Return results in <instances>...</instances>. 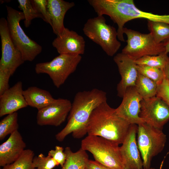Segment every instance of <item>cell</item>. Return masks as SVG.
I'll use <instances>...</instances> for the list:
<instances>
[{
  "instance_id": "cb8c5ba5",
  "label": "cell",
  "mask_w": 169,
  "mask_h": 169,
  "mask_svg": "<svg viewBox=\"0 0 169 169\" xmlns=\"http://www.w3.org/2000/svg\"><path fill=\"white\" fill-rule=\"evenodd\" d=\"M18 114L17 112L8 114L0 122V140L18 130Z\"/></svg>"
},
{
  "instance_id": "8d00e7d4",
  "label": "cell",
  "mask_w": 169,
  "mask_h": 169,
  "mask_svg": "<svg viewBox=\"0 0 169 169\" xmlns=\"http://www.w3.org/2000/svg\"><path fill=\"white\" fill-rule=\"evenodd\" d=\"M148 169H155L154 168H149Z\"/></svg>"
},
{
  "instance_id": "2e32d148",
  "label": "cell",
  "mask_w": 169,
  "mask_h": 169,
  "mask_svg": "<svg viewBox=\"0 0 169 169\" xmlns=\"http://www.w3.org/2000/svg\"><path fill=\"white\" fill-rule=\"evenodd\" d=\"M52 45L59 54H83L85 51V41L76 32L65 28L52 42Z\"/></svg>"
},
{
  "instance_id": "ba28073f",
  "label": "cell",
  "mask_w": 169,
  "mask_h": 169,
  "mask_svg": "<svg viewBox=\"0 0 169 169\" xmlns=\"http://www.w3.org/2000/svg\"><path fill=\"white\" fill-rule=\"evenodd\" d=\"M137 144L142 159L144 169L150 168L152 158L163 150L166 136L162 130L144 122L138 125Z\"/></svg>"
},
{
  "instance_id": "5b68a950",
  "label": "cell",
  "mask_w": 169,
  "mask_h": 169,
  "mask_svg": "<svg viewBox=\"0 0 169 169\" xmlns=\"http://www.w3.org/2000/svg\"><path fill=\"white\" fill-rule=\"evenodd\" d=\"M7 19L10 35L14 45L19 51L24 61H32L42 52V46L26 35L20 25L24 20L21 11L6 5Z\"/></svg>"
},
{
  "instance_id": "f35d334b",
  "label": "cell",
  "mask_w": 169,
  "mask_h": 169,
  "mask_svg": "<svg viewBox=\"0 0 169 169\" xmlns=\"http://www.w3.org/2000/svg\"><path fill=\"white\" fill-rule=\"evenodd\" d=\"M85 169H87V168H86H86H85Z\"/></svg>"
},
{
  "instance_id": "ac0fdd59",
  "label": "cell",
  "mask_w": 169,
  "mask_h": 169,
  "mask_svg": "<svg viewBox=\"0 0 169 169\" xmlns=\"http://www.w3.org/2000/svg\"><path fill=\"white\" fill-rule=\"evenodd\" d=\"M26 146L18 130L10 135L8 139L0 145V166H4L16 160Z\"/></svg>"
},
{
  "instance_id": "30bf717a",
  "label": "cell",
  "mask_w": 169,
  "mask_h": 169,
  "mask_svg": "<svg viewBox=\"0 0 169 169\" xmlns=\"http://www.w3.org/2000/svg\"><path fill=\"white\" fill-rule=\"evenodd\" d=\"M0 36L2 50L0 69L7 71L12 76L25 61L11 39L7 21L4 18L0 19Z\"/></svg>"
},
{
  "instance_id": "4dcf8cb0",
  "label": "cell",
  "mask_w": 169,
  "mask_h": 169,
  "mask_svg": "<svg viewBox=\"0 0 169 169\" xmlns=\"http://www.w3.org/2000/svg\"><path fill=\"white\" fill-rule=\"evenodd\" d=\"M156 96L161 99L169 107V81L165 77L158 85Z\"/></svg>"
},
{
  "instance_id": "74e56055",
  "label": "cell",
  "mask_w": 169,
  "mask_h": 169,
  "mask_svg": "<svg viewBox=\"0 0 169 169\" xmlns=\"http://www.w3.org/2000/svg\"><path fill=\"white\" fill-rule=\"evenodd\" d=\"M33 169H38V168H33Z\"/></svg>"
},
{
  "instance_id": "9a60e30c",
  "label": "cell",
  "mask_w": 169,
  "mask_h": 169,
  "mask_svg": "<svg viewBox=\"0 0 169 169\" xmlns=\"http://www.w3.org/2000/svg\"><path fill=\"white\" fill-rule=\"evenodd\" d=\"M113 60L121 77L117 86V95L122 98L127 88L136 85L138 75L137 65L134 60L121 52L117 54Z\"/></svg>"
},
{
  "instance_id": "44dd1931",
  "label": "cell",
  "mask_w": 169,
  "mask_h": 169,
  "mask_svg": "<svg viewBox=\"0 0 169 169\" xmlns=\"http://www.w3.org/2000/svg\"><path fill=\"white\" fill-rule=\"evenodd\" d=\"M66 161L61 169H85L89 160L86 151L80 148L73 152L69 147L65 148Z\"/></svg>"
},
{
  "instance_id": "8992f818",
  "label": "cell",
  "mask_w": 169,
  "mask_h": 169,
  "mask_svg": "<svg viewBox=\"0 0 169 169\" xmlns=\"http://www.w3.org/2000/svg\"><path fill=\"white\" fill-rule=\"evenodd\" d=\"M119 144L103 137L88 135L81 148L90 152L95 160L110 169H124Z\"/></svg>"
},
{
  "instance_id": "f1b7e54d",
  "label": "cell",
  "mask_w": 169,
  "mask_h": 169,
  "mask_svg": "<svg viewBox=\"0 0 169 169\" xmlns=\"http://www.w3.org/2000/svg\"><path fill=\"white\" fill-rule=\"evenodd\" d=\"M59 164L50 156H45L40 153L38 156L34 157L32 162V168L38 169H53Z\"/></svg>"
},
{
  "instance_id": "ffe728a7",
  "label": "cell",
  "mask_w": 169,
  "mask_h": 169,
  "mask_svg": "<svg viewBox=\"0 0 169 169\" xmlns=\"http://www.w3.org/2000/svg\"><path fill=\"white\" fill-rule=\"evenodd\" d=\"M23 95L28 106L41 109L53 102L55 99L45 90L30 86L23 90Z\"/></svg>"
},
{
  "instance_id": "e575fe53",
  "label": "cell",
  "mask_w": 169,
  "mask_h": 169,
  "mask_svg": "<svg viewBox=\"0 0 169 169\" xmlns=\"http://www.w3.org/2000/svg\"><path fill=\"white\" fill-rule=\"evenodd\" d=\"M162 70L165 77L169 81V57L164 68Z\"/></svg>"
},
{
  "instance_id": "603a6c76",
  "label": "cell",
  "mask_w": 169,
  "mask_h": 169,
  "mask_svg": "<svg viewBox=\"0 0 169 169\" xmlns=\"http://www.w3.org/2000/svg\"><path fill=\"white\" fill-rule=\"evenodd\" d=\"M148 28L156 42L161 43L169 38V24L158 21L147 20Z\"/></svg>"
},
{
  "instance_id": "8fae6325",
  "label": "cell",
  "mask_w": 169,
  "mask_h": 169,
  "mask_svg": "<svg viewBox=\"0 0 169 169\" xmlns=\"http://www.w3.org/2000/svg\"><path fill=\"white\" fill-rule=\"evenodd\" d=\"M140 117L144 122L162 130L169 120V107L160 98L155 96L141 101Z\"/></svg>"
},
{
  "instance_id": "83f0119b",
  "label": "cell",
  "mask_w": 169,
  "mask_h": 169,
  "mask_svg": "<svg viewBox=\"0 0 169 169\" xmlns=\"http://www.w3.org/2000/svg\"><path fill=\"white\" fill-rule=\"evenodd\" d=\"M137 69L139 73L156 82L158 85L162 82L165 77L163 70L159 68L137 65Z\"/></svg>"
},
{
  "instance_id": "7a4b0ae2",
  "label": "cell",
  "mask_w": 169,
  "mask_h": 169,
  "mask_svg": "<svg viewBox=\"0 0 169 169\" xmlns=\"http://www.w3.org/2000/svg\"><path fill=\"white\" fill-rule=\"evenodd\" d=\"M98 16H108L118 26L117 38L125 42L123 29L126 23L131 20L142 18L147 20L169 23V14L160 15L141 11L133 0H89Z\"/></svg>"
},
{
  "instance_id": "484cf974",
  "label": "cell",
  "mask_w": 169,
  "mask_h": 169,
  "mask_svg": "<svg viewBox=\"0 0 169 169\" xmlns=\"http://www.w3.org/2000/svg\"><path fill=\"white\" fill-rule=\"evenodd\" d=\"M165 52L156 55H146L135 61L138 65H143L163 70L169 58Z\"/></svg>"
},
{
  "instance_id": "e0dca14e",
  "label": "cell",
  "mask_w": 169,
  "mask_h": 169,
  "mask_svg": "<svg viewBox=\"0 0 169 169\" xmlns=\"http://www.w3.org/2000/svg\"><path fill=\"white\" fill-rule=\"evenodd\" d=\"M23 91L22 83L19 81L0 96V117L28 106Z\"/></svg>"
},
{
  "instance_id": "7c38bea8",
  "label": "cell",
  "mask_w": 169,
  "mask_h": 169,
  "mask_svg": "<svg viewBox=\"0 0 169 169\" xmlns=\"http://www.w3.org/2000/svg\"><path fill=\"white\" fill-rule=\"evenodd\" d=\"M71 106L72 103L69 100L55 99L52 103L38 110L37 124L40 126H59L65 121Z\"/></svg>"
},
{
  "instance_id": "3957f363",
  "label": "cell",
  "mask_w": 169,
  "mask_h": 169,
  "mask_svg": "<svg viewBox=\"0 0 169 169\" xmlns=\"http://www.w3.org/2000/svg\"><path fill=\"white\" fill-rule=\"evenodd\" d=\"M130 124L120 117L115 109L106 101L93 111L87 127V133L122 144Z\"/></svg>"
},
{
  "instance_id": "6da1fadb",
  "label": "cell",
  "mask_w": 169,
  "mask_h": 169,
  "mask_svg": "<svg viewBox=\"0 0 169 169\" xmlns=\"http://www.w3.org/2000/svg\"><path fill=\"white\" fill-rule=\"evenodd\" d=\"M107 101L106 93L96 88L79 91L75 95L65 126L55 135L56 139L63 141L69 134L79 139L87 133L88 122L93 111Z\"/></svg>"
},
{
  "instance_id": "52a82bcc",
  "label": "cell",
  "mask_w": 169,
  "mask_h": 169,
  "mask_svg": "<svg viewBox=\"0 0 169 169\" xmlns=\"http://www.w3.org/2000/svg\"><path fill=\"white\" fill-rule=\"evenodd\" d=\"M81 59L80 55L59 54L51 61L37 64L35 70L37 74L48 75L54 85L59 88L75 71Z\"/></svg>"
},
{
  "instance_id": "4fadbf2b",
  "label": "cell",
  "mask_w": 169,
  "mask_h": 169,
  "mask_svg": "<svg viewBox=\"0 0 169 169\" xmlns=\"http://www.w3.org/2000/svg\"><path fill=\"white\" fill-rule=\"evenodd\" d=\"M138 125L131 124L127 133L120 147L124 169H142L141 160L136 140Z\"/></svg>"
},
{
  "instance_id": "f546056e",
  "label": "cell",
  "mask_w": 169,
  "mask_h": 169,
  "mask_svg": "<svg viewBox=\"0 0 169 169\" xmlns=\"http://www.w3.org/2000/svg\"><path fill=\"white\" fill-rule=\"evenodd\" d=\"M35 10L42 16L43 19L51 26V23L48 12L47 0H31Z\"/></svg>"
},
{
  "instance_id": "d590c367",
  "label": "cell",
  "mask_w": 169,
  "mask_h": 169,
  "mask_svg": "<svg viewBox=\"0 0 169 169\" xmlns=\"http://www.w3.org/2000/svg\"><path fill=\"white\" fill-rule=\"evenodd\" d=\"M165 49V53L168 54L169 53V38L163 42Z\"/></svg>"
},
{
  "instance_id": "9c48e42d",
  "label": "cell",
  "mask_w": 169,
  "mask_h": 169,
  "mask_svg": "<svg viewBox=\"0 0 169 169\" xmlns=\"http://www.w3.org/2000/svg\"><path fill=\"white\" fill-rule=\"evenodd\" d=\"M126 36V45L121 53L134 61L146 55H156L165 52L163 44L157 43L150 33H142L124 28Z\"/></svg>"
},
{
  "instance_id": "d4e9b609",
  "label": "cell",
  "mask_w": 169,
  "mask_h": 169,
  "mask_svg": "<svg viewBox=\"0 0 169 169\" xmlns=\"http://www.w3.org/2000/svg\"><path fill=\"white\" fill-rule=\"evenodd\" d=\"M34 156L32 150L25 149L16 160L3 166L2 169H33L32 162Z\"/></svg>"
},
{
  "instance_id": "d6986e66",
  "label": "cell",
  "mask_w": 169,
  "mask_h": 169,
  "mask_svg": "<svg viewBox=\"0 0 169 169\" xmlns=\"http://www.w3.org/2000/svg\"><path fill=\"white\" fill-rule=\"evenodd\" d=\"M47 7L53 32L59 35L65 28L64 21L67 11L74 7V2L63 0H47Z\"/></svg>"
},
{
  "instance_id": "1f68e13d",
  "label": "cell",
  "mask_w": 169,
  "mask_h": 169,
  "mask_svg": "<svg viewBox=\"0 0 169 169\" xmlns=\"http://www.w3.org/2000/svg\"><path fill=\"white\" fill-rule=\"evenodd\" d=\"M63 150L64 148L62 147L56 146L54 150H50L48 153V155L50 156L62 167L65 163L66 156Z\"/></svg>"
},
{
  "instance_id": "4316f807",
  "label": "cell",
  "mask_w": 169,
  "mask_h": 169,
  "mask_svg": "<svg viewBox=\"0 0 169 169\" xmlns=\"http://www.w3.org/2000/svg\"><path fill=\"white\" fill-rule=\"evenodd\" d=\"M18 8L21 10L24 17V24L28 28L31 24L32 20L36 18L43 19L42 16L34 8L30 0H18Z\"/></svg>"
},
{
  "instance_id": "836d02e7",
  "label": "cell",
  "mask_w": 169,
  "mask_h": 169,
  "mask_svg": "<svg viewBox=\"0 0 169 169\" xmlns=\"http://www.w3.org/2000/svg\"><path fill=\"white\" fill-rule=\"evenodd\" d=\"M87 169H110L100 163L95 161L89 160L86 165Z\"/></svg>"
},
{
  "instance_id": "5bb4252c",
  "label": "cell",
  "mask_w": 169,
  "mask_h": 169,
  "mask_svg": "<svg viewBox=\"0 0 169 169\" xmlns=\"http://www.w3.org/2000/svg\"><path fill=\"white\" fill-rule=\"evenodd\" d=\"M122 98L120 105L115 109L117 114L130 125H138L144 123L139 115L141 103L143 99L135 86L127 88Z\"/></svg>"
},
{
  "instance_id": "7402d4cb",
  "label": "cell",
  "mask_w": 169,
  "mask_h": 169,
  "mask_svg": "<svg viewBox=\"0 0 169 169\" xmlns=\"http://www.w3.org/2000/svg\"><path fill=\"white\" fill-rule=\"evenodd\" d=\"M158 85L156 82L138 73L135 87L143 99L156 96Z\"/></svg>"
},
{
  "instance_id": "277c9868",
  "label": "cell",
  "mask_w": 169,
  "mask_h": 169,
  "mask_svg": "<svg viewBox=\"0 0 169 169\" xmlns=\"http://www.w3.org/2000/svg\"><path fill=\"white\" fill-rule=\"evenodd\" d=\"M83 30L87 37L100 45L109 56H113L121 47V43L117 39V31L106 23L103 16L89 19Z\"/></svg>"
},
{
  "instance_id": "d6a6232c",
  "label": "cell",
  "mask_w": 169,
  "mask_h": 169,
  "mask_svg": "<svg viewBox=\"0 0 169 169\" xmlns=\"http://www.w3.org/2000/svg\"><path fill=\"white\" fill-rule=\"evenodd\" d=\"M11 76L7 71L0 69V96L10 88L9 82Z\"/></svg>"
}]
</instances>
